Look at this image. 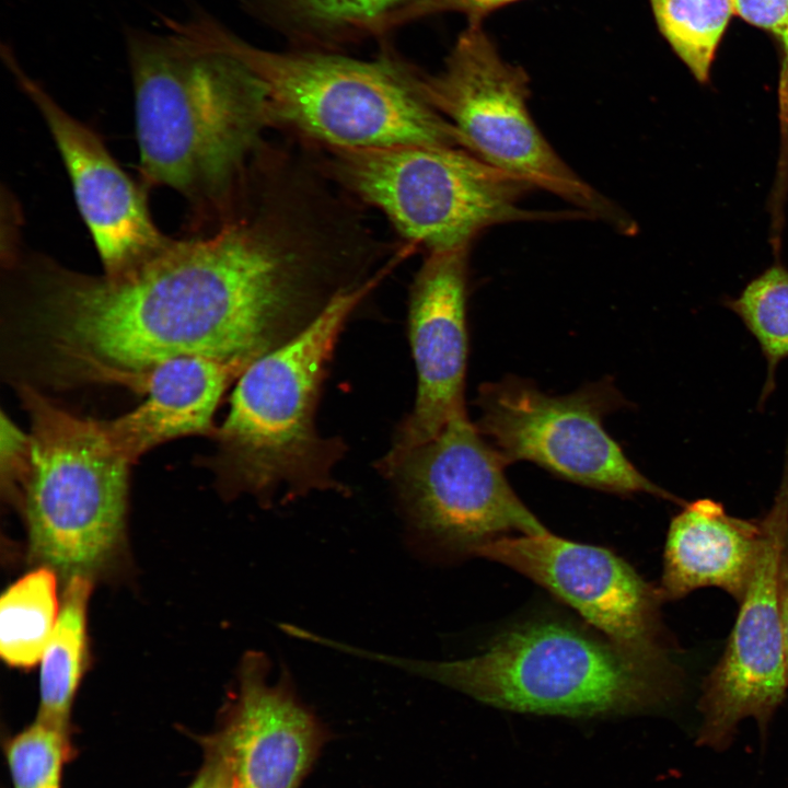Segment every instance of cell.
<instances>
[{
  "mask_svg": "<svg viewBox=\"0 0 788 788\" xmlns=\"http://www.w3.org/2000/svg\"><path fill=\"white\" fill-rule=\"evenodd\" d=\"M8 276L59 380L121 384L160 362L204 356L244 369L323 310L329 274L310 225L257 197L212 229L172 237L155 257L112 277L21 247Z\"/></svg>",
  "mask_w": 788,
  "mask_h": 788,
  "instance_id": "obj_1",
  "label": "cell"
},
{
  "mask_svg": "<svg viewBox=\"0 0 788 788\" xmlns=\"http://www.w3.org/2000/svg\"><path fill=\"white\" fill-rule=\"evenodd\" d=\"M237 39L201 15L128 35L140 184L178 193L188 232L233 211L270 125Z\"/></svg>",
  "mask_w": 788,
  "mask_h": 788,
  "instance_id": "obj_2",
  "label": "cell"
},
{
  "mask_svg": "<svg viewBox=\"0 0 788 788\" xmlns=\"http://www.w3.org/2000/svg\"><path fill=\"white\" fill-rule=\"evenodd\" d=\"M390 269L339 292L302 332L239 375L210 460L227 496L246 494L270 507L280 493L285 502L315 490L348 493L333 473L346 445L318 433L316 408L341 331Z\"/></svg>",
  "mask_w": 788,
  "mask_h": 788,
  "instance_id": "obj_3",
  "label": "cell"
},
{
  "mask_svg": "<svg viewBox=\"0 0 788 788\" xmlns=\"http://www.w3.org/2000/svg\"><path fill=\"white\" fill-rule=\"evenodd\" d=\"M357 656L525 714L627 715L653 709L673 692L668 660L631 654L607 638L554 619L518 625L465 659L417 660L362 648Z\"/></svg>",
  "mask_w": 788,
  "mask_h": 788,
  "instance_id": "obj_4",
  "label": "cell"
},
{
  "mask_svg": "<svg viewBox=\"0 0 788 788\" xmlns=\"http://www.w3.org/2000/svg\"><path fill=\"white\" fill-rule=\"evenodd\" d=\"M19 393L31 430L15 498L31 556L66 580L92 579L121 544L131 463L111 442L104 420L72 414L31 385Z\"/></svg>",
  "mask_w": 788,
  "mask_h": 788,
  "instance_id": "obj_5",
  "label": "cell"
},
{
  "mask_svg": "<svg viewBox=\"0 0 788 788\" xmlns=\"http://www.w3.org/2000/svg\"><path fill=\"white\" fill-rule=\"evenodd\" d=\"M237 47L270 124L285 125L329 149L464 148L456 128L422 99L409 68L399 62L278 53L240 37Z\"/></svg>",
  "mask_w": 788,
  "mask_h": 788,
  "instance_id": "obj_6",
  "label": "cell"
},
{
  "mask_svg": "<svg viewBox=\"0 0 788 788\" xmlns=\"http://www.w3.org/2000/svg\"><path fill=\"white\" fill-rule=\"evenodd\" d=\"M334 179L381 210L412 246L428 252L468 247L483 230L544 219L524 210L532 186L459 147L398 144L331 149Z\"/></svg>",
  "mask_w": 788,
  "mask_h": 788,
  "instance_id": "obj_7",
  "label": "cell"
},
{
  "mask_svg": "<svg viewBox=\"0 0 788 788\" xmlns=\"http://www.w3.org/2000/svg\"><path fill=\"white\" fill-rule=\"evenodd\" d=\"M422 99L459 131L464 149L487 164L572 204L586 217L621 232L630 219L555 152L533 120L525 71L506 61L482 27L471 22L444 69L436 76L410 70Z\"/></svg>",
  "mask_w": 788,
  "mask_h": 788,
  "instance_id": "obj_8",
  "label": "cell"
},
{
  "mask_svg": "<svg viewBox=\"0 0 788 788\" xmlns=\"http://www.w3.org/2000/svg\"><path fill=\"white\" fill-rule=\"evenodd\" d=\"M507 465L462 409L432 439L386 452L376 467L392 485L413 546L455 559L508 532H548L510 486Z\"/></svg>",
  "mask_w": 788,
  "mask_h": 788,
  "instance_id": "obj_9",
  "label": "cell"
},
{
  "mask_svg": "<svg viewBox=\"0 0 788 788\" xmlns=\"http://www.w3.org/2000/svg\"><path fill=\"white\" fill-rule=\"evenodd\" d=\"M475 405L476 428L508 465L528 461L593 489L686 503L647 478L606 431L605 417L629 406L610 376L551 395L510 374L480 384Z\"/></svg>",
  "mask_w": 788,
  "mask_h": 788,
  "instance_id": "obj_10",
  "label": "cell"
},
{
  "mask_svg": "<svg viewBox=\"0 0 788 788\" xmlns=\"http://www.w3.org/2000/svg\"><path fill=\"white\" fill-rule=\"evenodd\" d=\"M763 541L725 652L704 684L698 742L719 749L738 725L765 727L788 688L777 591L778 556L788 524V453L774 503L762 519Z\"/></svg>",
  "mask_w": 788,
  "mask_h": 788,
  "instance_id": "obj_11",
  "label": "cell"
},
{
  "mask_svg": "<svg viewBox=\"0 0 788 788\" xmlns=\"http://www.w3.org/2000/svg\"><path fill=\"white\" fill-rule=\"evenodd\" d=\"M474 556L503 564L541 584L621 649L667 660L661 592L612 551L546 532L503 535L480 545Z\"/></svg>",
  "mask_w": 788,
  "mask_h": 788,
  "instance_id": "obj_12",
  "label": "cell"
},
{
  "mask_svg": "<svg viewBox=\"0 0 788 788\" xmlns=\"http://www.w3.org/2000/svg\"><path fill=\"white\" fill-rule=\"evenodd\" d=\"M4 61L53 136L104 274H128L160 254L172 237L154 223L148 192L124 172L97 132L65 111L11 51H4Z\"/></svg>",
  "mask_w": 788,
  "mask_h": 788,
  "instance_id": "obj_13",
  "label": "cell"
},
{
  "mask_svg": "<svg viewBox=\"0 0 788 788\" xmlns=\"http://www.w3.org/2000/svg\"><path fill=\"white\" fill-rule=\"evenodd\" d=\"M264 652H247L220 729L205 743L239 788H298L328 739L296 693L287 669L268 682Z\"/></svg>",
  "mask_w": 788,
  "mask_h": 788,
  "instance_id": "obj_14",
  "label": "cell"
},
{
  "mask_svg": "<svg viewBox=\"0 0 788 788\" xmlns=\"http://www.w3.org/2000/svg\"><path fill=\"white\" fill-rule=\"evenodd\" d=\"M468 247L430 252L409 292L408 338L417 372L414 406L387 453L421 444L465 408Z\"/></svg>",
  "mask_w": 788,
  "mask_h": 788,
  "instance_id": "obj_15",
  "label": "cell"
},
{
  "mask_svg": "<svg viewBox=\"0 0 788 788\" xmlns=\"http://www.w3.org/2000/svg\"><path fill=\"white\" fill-rule=\"evenodd\" d=\"M244 370L215 358L183 356L128 376L121 384L146 399L131 412L104 420L111 442L132 464L165 441L189 434L213 437L217 406Z\"/></svg>",
  "mask_w": 788,
  "mask_h": 788,
  "instance_id": "obj_16",
  "label": "cell"
},
{
  "mask_svg": "<svg viewBox=\"0 0 788 788\" xmlns=\"http://www.w3.org/2000/svg\"><path fill=\"white\" fill-rule=\"evenodd\" d=\"M763 522L730 515L720 502L704 498L685 503L671 521L659 588L675 600L716 587L742 600L756 566Z\"/></svg>",
  "mask_w": 788,
  "mask_h": 788,
  "instance_id": "obj_17",
  "label": "cell"
},
{
  "mask_svg": "<svg viewBox=\"0 0 788 788\" xmlns=\"http://www.w3.org/2000/svg\"><path fill=\"white\" fill-rule=\"evenodd\" d=\"M92 579L67 580L56 626L40 657L37 718L69 728L72 702L86 653V610Z\"/></svg>",
  "mask_w": 788,
  "mask_h": 788,
  "instance_id": "obj_18",
  "label": "cell"
},
{
  "mask_svg": "<svg viewBox=\"0 0 788 788\" xmlns=\"http://www.w3.org/2000/svg\"><path fill=\"white\" fill-rule=\"evenodd\" d=\"M59 615L57 572L46 566L11 584L0 600V653L12 667L40 660Z\"/></svg>",
  "mask_w": 788,
  "mask_h": 788,
  "instance_id": "obj_19",
  "label": "cell"
},
{
  "mask_svg": "<svg viewBox=\"0 0 788 788\" xmlns=\"http://www.w3.org/2000/svg\"><path fill=\"white\" fill-rule=\"evenodd\" d=\"M659 31L699 83L734 14L732 0H649Z\"/></svg>",
  "mask_w": 788,
  "mask_h": 788,
  "instance_id": "obj_20",
  "label": "cell"
},
{
  "mask_svg": "<svg viewBox=\"0 0 788 788\" xmlns=\"http://www.w3.org/2000/svg\"><path fill=\"white\" fill-rule=\"evenodd\" d=\"M723 304L756 339L767 363L758 404L772 394L778 364L788 358V268L775 264L753 278L737 298Z\"/></svg>",
  "mask_w": 788,
  "mask_h": 788,
  "instance_id": "obj_21",
  "label": "cell"
},
{
  "mask_svg": "<svg viewBox=\"0 0 788 788\" xmlns=\"http://www.w3.org/2000/svg\"><path fill=\"white\" fill-rule=\"evenodd\" d=\"M72 754L70 729L36 718L5 743L13 788H60Z\"/></svg>",
  "mask_w": 788,
  "mask_h": 788,
  "instance_id": "obj_22",
  "label": "cell"
},
{
  "mask_svg": "<svg viewBox=\"0 0 788 788\" xmlns=\"http://www.w3.org/2000/svg\"><path fill=\"white\" fill-rule=\"evenodd\" d=\"M412 0H288L309 20L325 25L369 30L385 15Z\"/></svg>",
  "mask_w": 788,
  "mask_h": 788,
  "instance_id": "obj_23",
  "label": "cell"
},
{
  "mask_svg": "<svg viewBox=\"0 0 788 788\" xmlns=\"http://www.w3.org/2000/svg\"><path fill=\"white\" fill-rule=\"evenodd\" d=\"M734 14L768 33L780 57V91L788 94V0H732Z\"/></svg>",
  "mask_w": 788,
  "mask_h": 788,
  "instance_id": "obj_24",
  "label": "cell"
},
{
  "mask_svg": "<svg viewBox=\"0 0 788 788\" xmlns=\"http://www.w3.org/2000/svg\"><path fill=\"white\" fill-rule=\"evenodd\" d=\"M519 0H412L378 21L372 33H382L412 20L442 12H459L468 22H482L493 11Z\"/></svg>",
  "mask_w": 788,
  "mask_h": 788,
  "instance_id": "obj_25",
  "label": "cell"
},
{
  "mask_svg": "<svg viewBox=\"0 0 788 788\" xmlns=\"http://www.w3.org/2000/svg\"><path fill=\"white\" fill-rule=\"evenodd\" d=\"M777 591L784 650L788 665V524L781 538L778 556Z\"/></svg>",
  "mask_w": 788,
  "mask_h": 788,
  "instance_id": "obj_26",
  "label": "cell"
},
{
  "mask_svg": "<svg viewBox=\"0 0 788 788\" xmlns=\"http://www.w3.org/2000/svg\"><path fill=\"white\" fill-rule=\"evenodd\" d=\"M188 788H239V786L219 762L207 756L199 775Z\"/></svg>",
  "mask_w": 788,
  "mask_h": 788,
  "instance_id": "obj_27",
  "label": "cell"
},
{
  "mask_svg": "<svg viewBox=\"0 0 788 788\" xmlns=\"http://www.w3.org/2000/svg\"><path fill=\"white\" fill-rule=\"evenodd\" d=\"M264 169H266V167H260V169L254 174V176H255L260 170H264ZM254 176H253V177H254ZM253 177H252V178H253ZM251 181H252V179H251ZM250 184H251V183H250ZM248 186H250V185H248ZM348 218H350V217H348ZM354 224L356 225V228H357V230H358V232H359V235H360V237H361L362 243H364L366 240H364V237L361 235V229H360L358 222H354ZM366 245H367V244H363V248H364V252H368V247H367ZM367 254H368V253H364V258H366V260L368 259V255H367ZM363 263H366V262H363ZM364 266H366V265H364ZM360 280H361V279H360ZM360 280H359V281H360ZM359 281H358V282H359ZM358 282H357V283H358ZM355 285H356V283H355Z\"/></svg>",
  "mask_w": 788,
  "mask_h": 788,
  "instance_id": "obj_28",
  "label": "cell"
}]
</instances>
